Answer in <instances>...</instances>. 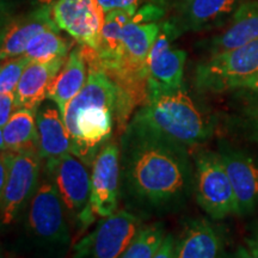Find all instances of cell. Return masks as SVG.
Returning a JSON list of instances; mask_svg holds the SVG:
<instances>
[{"label": "cell", "mask_w": 258, "mask_h": 258, "mask_svg": "<svg viewBox=\"0 0 258 258\" xmlns=\"http://www.w3.org/2000/svg\"><path fill=\"white\" fill-rule=\"evenodd\" d=\"M120 194L144 212H170L184 205L195 186L188 150L129 122L121 135Z\"/></svg>", "instance_id": "obj_1"}, {"label": "cell", "mask_w": 258, "mask_h": 258, "mask_svg": "<svg viewBox=\"0 0 258 258\" xmlns=\"http://www.w3.org/2000/svg\"><path fill=\"white\" fill-rule=\"evenodd\" d=\"M84 54L89 64L88 80L66 106L62 117L72 138V153L91 167L99 151L110 141L115 122L124 129L127 121L120 88L97 64L93 51Z\"/></svg>", "instance_id": "obj_2"}, {"label": "cell", "mask_w": 258, "mask_h": 258, "mask_svg": "<svg viewBox=\"0 0 258 258\" xmlns=\"http://www.w3.org/2000/svg\"><path fill=\"white\" fill-rule=\"evenodd\" d=\"M131 122L185 147L206 143L215 129L214 116L198 104L184 85L148 93Z\"/></svg>", "instance_id": "obj_3"}, {"label": "cell", "mask_w": 258, "mask_h": 258, "mask_svg": "<svg viewBox=\"0 0 258 258\" xmlns=\"http://www.w3.org/2000/svg\"><path fill=\"white\" fill-rule=\"evenodd\" d=\"M67 212L50 177L41 180L27 206L25 230L44 246H67L71 233Z\"/></svg>", "instance_id": "obj_4"}, {"label": "cell", "mask_w": 258, "mask_h": 258, "mask_svg": "<svg viewBox=\"0 0 258 258\" xmlns=\"http://www.w3.org/2000/svg\"><path fill=\"white\" fill-rule=\"evenodd\" d=\"M46 171L55 183L69 220L76 221L82 230L88 228L96 218L91 208V175L88 166L69 153L46 161Z\"/></svg>", "instance_id": "obj_5"}, {"label": "cell", "mask_w": 258, "mask_h": 258, "mask_svg": "<svg viewBox=\"0 0 258 258\" xmlns=\"http://www.w3.org/2000/svg\"><path fill=\"white\" fill-rule=\"evenodd\" d=\"M194 191L200 207L214 220L239 215L233 186L219 153L201 151L196 156Z\"/></svg>", "instance_id": "obj_6"}, {"label": "cell", "mask_w": 258, "mask_h": 258, "mask_svg": "<svg viewBox=\"0 0 258 258\" xmlns=\"http://www.w3.org/2000/svg\"><path fill=\"white\" fill-rule=\"evenodd\" d=\"M258 72V38L230 51L209 56L195 71V85L203 92L231 91Z\"/></svg>", "instance_id": "obj_7"}, {"label": "cell", "mask_w": 258, "mask_h": 258, "mask_svg": "<svg viewBox=\"0 0 258 258\" xmlns=\"http://www.w3.org/2000/svg\"><path fill=\"white\" fill-rule=\"evenodd\" d=\"M141 228L138 215L117 211L102 218L95 230L74 246L73 258H120Z\"/></svg>", "instance_id": "obj_8"}, {"label": "cell", "mask_w": 258, "mask_h": 258, "mask_svg": "<svg viewBox=\"0 0 258 258\" xmlns=\"http://www.w3.org/2000/svg\"><path fill=\"white\" fill-rule=\"evenodd\" d=\"M178 35L172 22L161 23L159 35L147 57V95L183 86L186 53L172 47V41Z\"/></svg>", "instance_id": "obj_9"}, {"label": "cell", "mask_w": 258, "mask_h": 258, "mask_svg": "<svg viewBox=\"0 0 258 258\" xmlns=\"http://www.w3.org/2000/svg\"><path fill=\"white\" fill-rule=\"evenodd\" d=\"M41 157L36 151L14 153L6 184L0 191L2 225H11L36 191L41 171Z\"/></svg>", "instance_id": "obj_10"}, {"label": "cell", "mask_w": 258, "mask_h": 258, "mask_svg": "<svg viewBox=\"0 0 258 258\" xmlns=\"http://www.w3.org/2000/svg\"><path fill=\"white\" fill-rule=\"evenodd\" d=\"M104 14L98 0H57L51 6L53 19L60 30L82 46L96 50L101 42Z\"/></svg>", "instance_id": "obj_11"}, {"label": "cell", "mask_w": 258, "mask_h": 258, "mask_svg": "<svg viewBox=\"0 0 258 258\" xmlns=\"http://www.w3.org/2000/svg\"><path fill=\"white\" fill-rule=\"evenodd\" d=\"M91 208L99 218L117 212L121 186V150L109 141L99 151L91 166Z\"/></svg>", "instance_id": "obj_12"}, {"label": "cell", "mask_w": 258, "mask_h": 258, "mask_svg": "<svg viewBox=\"0 0 258 258\" xmlns=\"http://www.w3.org/2000/svg\"><path fill=\"white\" fill-rule=\"evenodd\" d=\"M218 153L233 186L239 215L250 214L258 207V161L226 144Z\"/></svg>", "instance_id": "obj_13"}, {"label": "cell", "mask_w": 258, "mask_h": 258, "mask_svg": "<svg viewBox=\"0 0 258 258\" xmlns=\"http://www.w3.org/2000/svg\"><path fill=\"white\" fill-rule=\"evenodd\" d=\"M247 0H183L177 16L171 19L179 35L184 31H200L218 27Z\"/></svg>", "instance_id": "obj_14"}, {"label": "cell", "mask_w": 258, "mask_h": 258, "mask_svg": "<svg viewBox=\"0 0 258 258\" xmlns=\"http://www.w3.org/2000/svg\"><path fill=\"white\" fill-rule=\"evenodd\" d=\"M53 27L57 25L51 15V6H40L34 11L9 19L2 30V61L23 55L32 38Z\"/></svg>", "instance_id": "obj_15"}, {"label": "cell", "mask_w": 258, "mask_h": 258, "mask_svg": "<svg viewBox=\"0 0 258 258\" xmlns=\"http://www.w3.org/2000/svg\"><path fill=\"white\" fill-rule=\"evenodd\" d=\"M36 123L41 159L55 160L72 153V138L56 105H41L36 111Z\"/></svg>", "instance_id": "obj_16"}, {"label": "cell", "mask_w": 258, "mask_h": 258, "mask_svg": "<svg viewBox=\"0 0 258 258\" xmlns=\"http://www.w3.org/2000/svg\"><path fill=\"white\" fill-rule=\"evenodd\" d=\"M222 240L214 225L206 219L186 221L175 244V258H219Z\"/></svg>", "instance_id": "obj_17"}, {"label": "cell", "mask_w": 258, "mask_h": 258, "mask_svg": "<svg viewBox=\"0 0 258 258\" xmlns=\"http://www.w3.org/2000/svg\"><path fill=\"white\" fill-rule=\"evenodd\" d=\"M89 76V64L84 54L83 46L74 48L70 51L62 69L50 83L47 91V98L53 102L61 114L69 103L84 88Z\"/></svg>", "instance_id": "obj_18"}, {"label": "cell", "mask_w": 258, "mask_h": 258, "mask_svg": "<svg viewBox=\"0 0 258 258\" xmlns=\"http://www.w3.org/2000/svg\"><path fill=\"white\" fill-rule=\"evenodd\" d=\"M66 59H57L44 63L31 62L29 64L15 91L16 110L21 108L37 110L40 108L43 99L47 98L50 83L62 69Z\"/></svg>", "instance_id": "obj_19"}, {"label": "cell", "mask_w": 258, "mask_h": 258, "mask_svg": "<svg viewBox=\"0 0 258 258\" xmlns=\"http://www.w3.org/2000/svg\"><path fill=\"white\" fill-rule=\"evenodd\" d=\"M231 27L213 37L207 50L213 55L230 51L258 38V3L246 2L232 17Z\"/></svg>", "instance_id": "obj_20"}, {"label": "cell", "mask_w": 258, "mask_h": 258, "mask_svg": "<svg viewBox=\"0 0 258 258\" xmlns=\"http://www.w3.org/2000/svg\"><path fill=\"white\" fill-rule=\"evenodd\" d=\"M36 111L31 109H17L8 123L0 132L2 151L11 153L38 152V133L36 123Z\"/></svg>", "instance_id": "obj_21"}, {"label": "cell", "mask_w": 258, "mask_h": 258, "mask_svg": "<svg viewBox=\"0 0 258 258\" xmlns=\"http://www.w3.org/2000/svg\"><path fill=\"white\" fill-rule=\"evenodd\" d=\"M72 42L60 35L57 27L48 28L29 42L24 55L31 62H50L53 60L66 59Z\"/></svg>", "instance_id": "obj_22"}, {"label": "cell", "mask_w": 258, "mask_h": 258, "mask_svg": "<svg viewBox=\"0 0 258 258\" xmlns=\"http://www.w3.org/2000/svg\"><path fill=\"white\" fill-rule=\"evenodd\" d=\"M165 235L161 222L143 226L120 258H154Z\"/></svg>", "instance_id": "obj_23"}, {"label": "cell", "mask_w": 258, "mask_h": 258, "mask_svg": "<svg viewBox=\"0 0 258 258\" xmlns=\"http://www.w3.org/2000/svg\"><path fill=\"white\" fill-rule=\"evenodd\" d=\"M30 63L31 61L24 54L3 61L0 69V93L15 92L25 69Z\"/></svg>", "instance_id": "obj_24"}, {"label": "cell", "mask_w": 258, "mask_h": 258, "mask_svg": "<svg viewBox=\"0 0 258 258\" xmlns=\"http://www.w3.org/2000/svg\"><path fill=\"white\" fill-rule=\"evenodd\" d=\"M231 91L237 92L238 95L249 101L252 106H258V72L235 85Z\"/></svg>", "instance_id": "obj_25"}, {"label": "cell", "mask_w": 258, "mask_h": 258, "mask_svg": "<svg viewBox=\"0 0 258 258\" xmlns=\"http://www.w3.org/2000/svg\"><path fill=\"white\" fill-rule=\"evenodd\" d=\"M163 15L164 10L160 6H158V4H147L135 12L132 22H134V23H151V22L160 19Z\"/></svg>", "instance_id": "obj_26"}, {"label": "cell", "mask_w": 258, "mask_h": 258, "mask_svg": "<svg viewBox=\"0 0 258 258\" xmlns=\"http://www.w3.org/2000/svg\"><path fill=\"white\" fill-rule=\"evenodd\" d=\"M15 111V92L0 93V127L3 128L8 123Z\"/></svg>", "instance_id": "obj_27"}, {"label": "cell", "mask_w": 258, "mask_h": 258, "mask_svg": "<svg viewBox=\"0 0 258 258\" xmlns=\"http://www.w3.org/2000/svg\"><path fill=\"white\" fill-rule=\"evenodd\" d=\"M105 14L116 10H137L140 0H98Z\"/></svg>", "instance_id": "obj_28"}, {"label": "cell", "mask_w": 258, "mask_h": 258, "mask_svg": "<svg viewBox=\"0 0 258 258\" xmlns=\"http://www.w3.org/2000/svg\"><path fill=\"white\" fill-rule=\"evenodd\" d=\"M175 237L172 234H166L154 258H175Z\"/></svg>", "instance_id": "obj_29"}, {"label": "cell", "mask_w": 258, "mask_h": 258, "mask_svg": "<svg viewBox=\"0 0 258 258\" xmlns=\"http://www.w3.org/2000/svg\"><path fill=\"white\" fill-rule=\"evenodd\" d=\"M251 111L249 112V128L251 132V137L258 144V106H251Z\"/></svg>", "instance_id": "obj_30"}, {"label": "cell", "mask_w": 258, "mask_h": 258, "mask_svg": "<svg viewBox=\"0 0 258 258\" xmlns=\"http://www.w3.org/2000/svg\"><path fill=\"white\" fill-rule=\"evenodd\" d=\"M246 247L254 258H258V225L249 238L246 239Z\"/></svg>", "instance_id": "obj_31"}, {"label": "cell", "mask_w": 258, "mask_h": 258, "mask_svg": "<svg viewBox=\"0 0 258 258\" xmlns=\"http://www.w3.org/2000/svg\"><path fill=\"white\" fill-rule=\"evenodd\" d=\"M12 0H2V18L3 22L9 21V17L11 16L12 8H14V4H12Z\"/></svg>", "instance_id": "obj_32"}, {"label": "cell", "mask_w": 258, "mask_h": 258, "mask_svg": "<svg viewBox=\"0 0 258 258\" xmlns=\"http://www.w3.org/2000/svg\"><path fill=\"white\" fill-rule=\"evenodd\" d=\"M231 258H254V257L252 256V253L250 252L246 246H240L238 247V250L235 251L234 254Z\"/></svg>", "instance_id": "obj_33"}, {"label": "cell", "mask_w": 258, "mask_h": 258, "mask_svg": "<svg viewBox=\"0 0 258 258\" xmlns=\"http://www.w3.org/2000/svg\"><path fill=\"white\" fill-rule=\"evenodd\" d=\"M40 6H50L54 0H35Z\"/></svg>", "instance_id": "obj_34"}, {"label": "cell", "mask_w": 258, "mask_h": 258, "mask_svg": "<svg viewBox=\"0 0 258 258\" xmlns=\"http://www.w3.org/2000/svg\"><path fill=\"white\" fill-rule=\"evenodd\" d=\"M156 2H159V3H161V2H163V0H156Z\"/></svg>", "instance_id": "obj_35"}, {"label": "cell", "mask_w": 258, "mask_h": 258, "mask_svg": "<svg viewBox=\"0 0 258 258\" xmlns=\"http://www.w3.org/2000/svg\"><path fill=\"white\" fill-rule=\"evenodd\" d=\"M163 2H164V0H163Z\"/></svg>", "instance_id": "obj_36"}]
</instances>
